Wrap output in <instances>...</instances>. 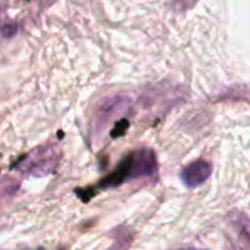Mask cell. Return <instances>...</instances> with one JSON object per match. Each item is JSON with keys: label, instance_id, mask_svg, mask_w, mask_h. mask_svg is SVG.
<instances>
[{"label": "cell", "instance_id": "cell-1", "mask_svg": "<svg viewBox=\"0 0 250 250\" xmlns=\"http://www.w3.org/2000/svg\"><path fill=\"white\" fill-rule=\"evenodd\" d=\"M157 171H158V163H157L155 152L149 148H141L122 158L117 167L110 174H107L104 179L100 180L97 188L103 190L113 189L129 180L154 176Z\"/></svg>", "mask_w": 250, "mask_h": 250}, {"label": "cell", "instance_id": "cell-2", "mask_svg": "<svg viewBox=\"0 0 250 250\" xmlns=\"http://www.w3.org/2000/svg\"><path fill=\"white\" fill-rule=\"evenodd\" d=\"M59 164V149L54 145H42L25 157H22L13 168L21 171L22 174L32 177H44L51 174Z\"/></svg>", "mask_w": 250, "mask_h": 250}, {"label": "cell", "instance_id": "cell-3", "mask_svg": "<svg viewBox=\"0 0 250 250\" xmlns=\"http://www.w3.org/2000/svg\"><path fill=\"white\" fill-rule=\"evenodd\" d=\"M229 237L233 250H250V221L243 214L230 215Z\"/></svg>", "mask_w": 250, "mask_h": 250}, {"label": "cell", "instance_id": "cell-4", "mask_svg": "<svg viewBox=\"0 0 250 250\" xmlns=\"http://www.w3.org/2000/svg\"><path fill=\"white\" fill-rule=\"evenodd\" d=\"M211 174H212V166L205 160H196L183 168L180 177L188 188L193 189L204 185L211 177Z\"/></svg>", "mask_w": 250, "mask_h": 250}, {"label": "cell", "instance_id": "cell-5", "mask_svg": "<svg viewBox=\"0 0 250 250\" xmlns=\"http://www.w3.org/2000/svg\"><path fill=\"white\" fill-rule=\"evenodd\" d=\"M199 0H170V4L174 12H186L193 7Z\"/></svg>", "mask_w": 250, "mask_h": 250}, {"label": "cell", "instance_id": "cell-6", "mask_svg": "<svg viewBox=\"0 0 250 250\" xmlns=\"http://www.w3.org/2000/svg\"><path fill=\"white\" fill-rule=\"evenodd\" d=\"M127 127H129V122H127L126 119H122V120H119V122L116 123L114 129L111 130V138H113V139H117V138L123 136V135L126 133Z\"/></svg>", "mask_w": 250, "mask_h": 250}, {"label": "cell", "instance_id": "cell-7", "mask_svg": "<svg viewBox=\"0 0 250 250\" xmlns=\"http://www.w3.org/2000/svg\"><path fill=\"white\" fill-rule=\"evenodd\" d=\"M129 245H130V236L126 234V236H123V237H119V239L116 240V243H114L108 250H127Z\"/></svg>", "mask_w": 250, "mask_h": 250}, {"label": "cell", "instance_id": "cell-8", "mask_svg": "<svg viewBox=\"0 0 250 250\" xmlns=\"http://www.w3.org/2000/svg\"><path fill=\"white\" fill-rule=\"evenodd\" d=\"M0 31L4 37H13L15 32H16V23L13 22H6V23H1L0 25Z\"/></svg>", "mask_w": 250, "mask_h": 250}, {"label": "cell", "instance_id": "cell-9", "mask_svg": "<svg viewBox=\"0 0 250 250\" xmlns=\"http://www.w3.org/2000/svg\"><path fill=\"white\" fill-rule=\"evenodd\" d=\"M180 250H193V249H180Z\"/></svg>", "mask_w": 250, "mask_h": 250}]
</instances>
